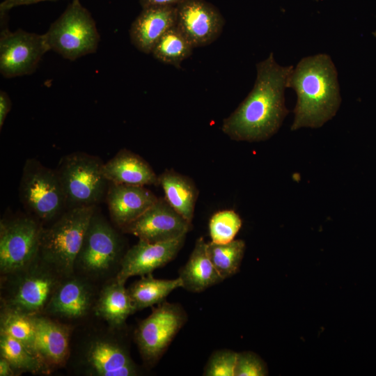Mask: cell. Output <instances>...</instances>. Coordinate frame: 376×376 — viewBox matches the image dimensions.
Returning <instances> with one entry per match:
<instances>
[{"mask_svg":"<svg viewBox=\"0 0 376 376\" xmlns=\"http://www.w3.org/2000/svg\"><path fill=\"white\" fill-rule=\"evenodd\" d=\"M12 102L9 95L4 91H0V128L1 129L4 121L10 112Z\"/></svg>","mask_w":376,"mask_h":376,"instance_id":"cell-32","label":"cell"},{"mask_svg":"<svg viewBox=\"0 0 376 376\" xmlns=\"http://www.w3.org/2000/svg\"><path fill=\"white\" fill-rule=\"evenodd\" d=\"M93 311L112 329H120L124 327L127 318L136 310L125 283L114 277L99 292Z\"/></svg>","mask_w":376,"mask_h":376,"instance_id":"cell-21","label":"cell"},{"mask_svg":"<svg viewBox=\"0 0 376 376\" xmlns=\"http://www.w3.org/2000/svg\"><path fill=\"white\" fill-rule=\"evenodd\" d=\"M0 356L10 363L17 375L48 372L37 355L19 340L3 333H0Z\"/></svg>","mask_w":376,"mask_h":376,"instance_id":"cell-25","label":"cell"},{"mask_svg":"<svg viewBox=\"0 0 376 376\" xmlns=\"http://www.w3.org/2000/svg\"><path fill=\"white\" fill-rule=\"evenodd\" d=\"M42 227L36 219L18 217L0 222V272L6 276L31 264L39 256Z\"/></svg>","mask_w":376,"mask_h":376,"instance_id":"cell-9","label":"cell"},{"mask_svg":"<svg viewBox=\"0 0 376 376\" xmlns=\"http://www.w3.org/2000/svg\"><path fill=\"white\" fill-rule=\"evenodd\" d=\"M337 75L334 63L325 54L298 63L287 84L297 95L292 130L320 127L335 116L340 104Z\"/></svg>","mask_w":376,"mask_h":376,"instance_id":"cell-2","label":"cell"},{"mask_svg":"<svg viewBox=\"0 0 376 376\" xmlns=\"http://www.w3.org/2000/svg\"><path fill=\"white\" fill-rule=\"evenodd\" d=\"M187 320L178 304L165 301L152 308V313L139 324L134 338L143 361L154 365Z\"/></svg>","mask_w":376,"mask_h":376,"instance_id":"cell-10","label":"cell"},{"mask_svg":"<svg viewBox=\"0 0 376 376\" xmlns=\"http://www.w3.org/2000/svg\"><path fill=\"white\" fill-rule=\"evenodd\" d=\"M182 287L180 278L157 279L152 274L143 276L127 288L136 311L163 302L175 289Z\"/></svg>","mask_w":376,"mask_h":376,"instance_id":"cell-24","label":"cell"},{"mask_svg":"<svg viewBox=\"0 0 376 376\" xmlns=\"http://www.w3.org/2000/svg\"><path fill=\"white\" fill-rule=\"evenodd\" d=\"M186 235L160 242L139 240L127 250L115 279L123 283L131 276H146L173 260L184 245Z\"/></svg>","mask_w":376,"mask_h":376,"instance_id":"cell-15","label":"cell"},{"mask_svg":"<svg viewBox=\"0 0 376 376\" xmlns=\"http://www.w3.org/2000/svg\"><path fill=\"white\" fill-rule=\"evenodd\" d=\"M224 19L219 10L204 0H185L177 6V28L198 47L211 44L220 36Z\"/></svg>","mask_w":376,"mask_h":376,"instance_id":"cell-14","label":"cell"},{"mask_svg":"<svg viewBox=\"0 0 376 376\" xmlns=\"http://www.w3.org/2000/svg\"><path fill=\"white\" fill-rule=\"evenodd\" d=\"M17 375L10 363L3 357H0V376Z\"/></svg>","mask_w":376,"mask_h":376,"instance_id":"cell-35","label":"cell"},{"mask_svg":"<svg viewBox=\"0 0 376 376\" xmlns=\"http://www.w3.org/2000/svg\"><path fill=\"white\" fill-rule=\"evenodd\" d=\"M184 1L185 0H139V3L143 8L149 6H177Z\"/></svg>","mask_w":376,"mask_h":376,"instance_id":"cell-34","label":"cell"},{"mask_svg":"<svg viewBox=\"0 0 376 376\" xmlns=\"http://www.w3.org/2000/svg\"><path fill=\"white\" fill-rule=\"evenodd\" d=\"M49 50L75 61L97 49L100 36L90 12L72 0L44 33Z\"/></svg>","mask_w":376,"mask_h":376,"instance_id":"cell-7","label":"cell"},{"mask_svg":"<svg viewBox=\"0 0 376 376\" xmlns=\"http://www.w3.org/2000/svg\"><path fill=\"white\" fill-rule=\"evenodd\" d=\"M96 205L68 208L48 228H42L39 256L63 276L74 265Z\"/></svg>","mask_w":376,"mask_h":376,"instance_id":"cell-4","label":"cell"},{"mask_svg":"<svg viewBox=\"0 0 376 376\" xmlns=\"http://www.w3.org/2000/svg\"><path fill=\"white\" fill-rule=\"evenodd\" d=\"M119 233L95 209L74 265V273L91 281L117 274L125 252Z\"/></svg>","mask_w":376,"mask_h":376,"instance_id":"cell-5","label":"cell"},{"mask_svg":"<svg viewBox=\"0 0 376 376\" xmlns=\"http://www.w3.org/2000/svg\"><path fill=\"white\" fill-rule=\"evenodd\" d=\"M158 198L145 186L109 182L106 194L111 219L121 230L143 214Z\"/></svg>","mask_w":376,"mask_h":376,"instance_id":"cell-17","label":"cell"},{"mask_svg":"<svg viewBox=\"0 0 376 376\" xmlns=\"http://www.w3.org/2000/svg\"><path fill=\"white\" fill-rule=\"evenodd\" d=\"M0 333L19 340L38 356L36 349V329L32 316L2 308Z\"/></svg>","mask_w":376,"mask_h":376,"instance_id":"cell-28","label":"cell"},{"mask_svg":"<svg viewBox=\"0 0 376 376\" xmlns=\"http://www.w3.org/2000/svg\"><path fill=\"white\" fill-rule=\"evenodd\" d=\"M48 51L44 34L3 28L0 34L1 75L8 79L31 75Z\"/></svg>","mask_w":376,"mask_h":376,"instance_id":"cell-11","label":"cell"},{"mask_svg":"<svg viewBox=\"0 0 376 376\" xmlns=\"http://www.w3.org/2000/svg\"><path fill=\"white\" fill-rule=\"evenodd\" d=\"M193 48L189 40L175 26L162 36L151 54L158 61L180 68L181 63L191 54Z\"/></svg>","mask_w":376,"mask_h":376,"instance_id":"cell-26","label":"cell"},{"mask_svg":"<svg viewBox=\"0 0 376 376\" xmlns=\"http://www.w3.org/2000/svg\"><path fill=\"white\" fill-rule=\"evenodd\" d=\"M254 86L238 107L223 121L221 130L231 139L258 142L272 136L288 111L284 91L293 70L276 63L273 53L257 63Z\"/></svg>","mask_w":376,"mask_h":376,"instance_id":"cell-1","label":"cell"},{"mask_svg":"<svg viewBox=\"0 0 376 376\" xmlns=\"http://www.w3.org/2000/svg\"><path fill=\"white\" fill-rule=\"evenodd\" d=\"M207 248L212 264L224 280L238 272L245 251L243 240H233L225 244L210 242Z\"/></svg>","mask_w":376,"mask_h":376,"instance_id":"cell-27","label":"cell"},{"mask_svg":"<svg viewBox=\"0 0 376 376\" xmlns=\"http://www.w3.org/2000/svg\"><path fill=\"white\" fill-rule=\"evenodd\" d=\"M237 352L230 350L214 351L203 370L205 376H234Z\"/></svg>","mask_w":376,"mask_h":376,"instance_id":"cell-30","label":"cell"},{"mask_svg":"<svg viewBox=\"0 0 376 376\" xmlns=\"http://www.w3.org/2000/svg\"><path fill=\"white\" fill-rule=\"evenodd\" d=\"M32 317L38 357L47 370L64 366L70 357V326L43 314Z\"/></svg>","mask_w":376,"mask_h":376,"instance_id":"cell-18","label":"cell"},{"mask_svg":"<svg viewBox=\"0 0 376 376\" xmlns=\"http://www.w3.org/2000/svg\"><path fill=\"white\" fill-rule=\"evenodd\" d=\"M191 223L177 212L164 198L157 202L133 222L122 229L148 242H166L185 236Z\"/></svg>","mask_w":376,"mask_h":376,"instance_id":"cell-13","label":"cell"},{"mask_svg":"<svg viewBox=\"0 0 376 376\" xmlns=\"http://www.w3.org/2000/svg\"><path fill=\"white\" fill-rule=\"evenodd\" d=\"M47 1L56 0H3L0 4V13H8L10 9L17 6L31 5Z\"/></svg>","mask_w":376,"mask_h":376,"instance_id":"cell-33","label":"cell"},{"mask_svg":"<svg viewBox=\"0 0 376 376\" xmlns=\"http://www.w3.org/2000/svg\"><path fill=\"white\" fill-rule=\"evenodd\" d=\"M86 374L94 376H134L139 368L125 345L112 336L89 339L82 353Z\"/></svg>","mask_w":376,"mask_h":376,"instance_id":"cell-12","label":"cell"},{"mask_svg":"<svg viewBox=\"0 0 376 376\" xmlns=\"http://www.w3.org/2000/svg\"><path fill=\"white\" fill-rule=\"evenodd\" d=\"M158 181L168 203L191 223L198 196V190L194 181L173 169H166L158 175Z\"/></svg>","mask_w":376,"mask_h":376,"instance_id":"cell-23","label":"cell"},{"mask_svg":"<svg viewBox=\"0 0 376 376\" xmlns=\"http://www.w3.org/2000/svg\"><path fill=\"white\" fill-rule=\"evenodd\" d=\"M19 195L24 206L39 222L54 219L66 205L56 171L35 159H27L24 165Z\"/></svg>","mask_w":376,"mask_h":376,"instance_id":"cell-8","label":"cell"},{"mask_svg":"<svg viewBox=\"0 0 376 376\" xmlns=\"http://www.w3.org/2000/svg\"><path fill=\"white\" fill-rule=\"evenodd\" d=\"M96 299L92 281L73 273L63 277L43 315L70 320H79L93 311Z\"/></svg>","mask_w":376,"mask_h":376,"instance_id":"cell-16","label":"cell"},{"mask_svg":"<svg viewBox=\"0 0 376 376\" xmlns=\"http://www.w3.org/2000/svg\"><path fill=\"white\" fill-rule=\"evenodd\" d=\"M63 277L38 256L25 268L3 276L1 308L31 316L43 314Z\"/></svg>","mask_w":376,"mask_h":376,"instance_id":"cell-3","label":"cell"},{"mask_svg":"<svg viewBox=\"0 0 376 376\" xmlns=\"http://www.w3.org/2000/svg\"><path fill=\"white\" fill-rule=\"evenodd\" d=\"M177 6H149L142 8L131 24L132 44L144 54H151L162 36L176 25Z\"/></svg>","mask_w":376,"mask_h":376,"instance_id":"cell-19","label":"cell"},{"mask_svg":"<svg viewBox=\"0 0 376 376\" xmlns=\"http://www.w3.org/2000/svg\"><path fill=\"white\" fill-rule=\"evenodd\" d=\"M242 226V219L233 210L214 213L209 222L210 235L212 242L225 244L234 240Z\"/></svg>","mask_w":376,"mask_h":376,"instance_id":"cell-29","label":"cell"},{"mask_svg":"<svg viewBox=\"0 0 376 376\" xmlns=\"http://www.w3.org/2000/svg\"><path fill=\"white\" fill-rule=\"evenodd\" d=\"M102 162L95 155L75 152L63 156L56 170L68 208L96 205L107 194Z\"/></svg>","mask_w":376,"mask_h":376,"instance_id":"cell-6","label":"cell"},{"mask_svg":"<svg viewBox=\"0 0 376 376\" xmlns=\"http://www.w3.org/2000/svg\"><path fill=\"white\" fill-rule=\"evenodd\" d=\"M103 174L109 182L139 186L159 185L158 175L139 155L122 149L103 164Z\"/></svg>","mask_w":376,"mask_h":376,"instance_id":"cell-20","label":"cell"},{"mask_svg":"<svg viewBox=\"0 0 376 376\" xmlns=\"http://www.w3.org/2000/svg\"><path fill=\"white\" fill-rule=\"evenodd\" d=\"M207 246L203 237L198 238L188 260L179 272L182 288L188 291L201 292L224 281L209 257Z\"/></svg>","mask_w":376,"mask_h":376,"instance_id":"cell-22","label":"cell"},{"mask_svg":"<svg viewBox=\"0 0 376 376\" xmlns=\"http://www.w3.org/2000/svg\"><path fill=\"white\" fill-rule=\"evenodd\" d=\"M267 368L264 361L251 352L237 353L234 376H265Z\"/></svg>","mask_w":376,"mask_h":376,"instance_id":"cell-31","label":"cell"}]
</instances>
